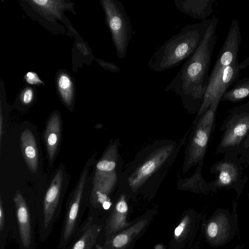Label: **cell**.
<instances>
[{
  "label": "cell",
  "mask_w": 249,
  "mask_h": 249,
  "mask_svg": "<svg viewBox=\"0 0 249 249\" xmlns=\"http://www.w3.org/2000/svg\"><path fill=\"white\" fill-rule=\"evenodd\" d=\"M5 224V214L1 198L0 199V230L2 231Z\"/></svg>",
  "instance_id": "cell-28"
},
{
  "label": "cell",
  "mask_w": 249,
  "mask_h": 249,
  "mask_svg": "<svg viewBox=\"0 0 249 249\" xmlns=\"http://www.w3.org/2000/svg\"><path fill=\"white\" fill-rule=\"evenodd\" d=\"M218 22L216 18H210L200 44L165 88V91L179 96L184 107L191 113L197 112L207 88Z\"/></svg>",
  "instance_id": "cell-1"
},
{
  "label": "cell",
  "mask_w": 249,
  "mask_h": 249,
  "mask_svg": "<svg viewBox=\"0 0 249 249\" xmlns=\"http://www.w3.org/2000/svg\"><path fill=\"white\" fill-rule=\"evenodd\" d=\"M26 82L32 85H39L43 84V82L39 79L36 73L29 71L26 73L24 76Z\"/></svg>",
  "instance_id": "cell-24"
},
{
  "label": "cell",
  "mask_w": 249,
  "mask_h": 249,
  "mask_svg": "<svg viewBox=\"0 0 249 249\" xmlns=\"http://www.w3.org/2000/svg\"><path fill=\"white\" fill-rule=\"evenodd\" d=\"M128 241V237L125 234H120L116 236L113 241L115 247L120 248L124 245Z\"/></svg>",
  "instance_id": "cell-27"
},
{
  "label": "cell",
  "mask_w": 249,
  "mask_h": 249,
  "mask_svg": "<svg viewBox=\"0 0 249 249\" xmlns=\"http://www.w3.org/2000/svg\"><path fill=\"white\" fill-rule=\"evenodd\" d=\"M183 229V227L181 226V225H179V226H178L175 230V235L177 236L179 235L180 234V233H181V232L182 231Z\"/></svg>",
  "instance_id": "cell-32"
},
{
  "label": "cell",
  "mask_w": 249,
  "mask_h": 249,
  "mask_svg": "<svg viewBox=\"0 0 249 249\" xmlns=\"http://www.w3.org/2000/svg\"><path fill=\"white\" fill-rule=\"evenodd\" d=\"M238 62L210 74L207 88L196 118L200 117L216 100H221L226 91L239 79Z\"/></svg>",
  "instance_id": "cell-9"
},
{
  "label": "cell",
  "mask_w": 249,
  "mask_h": 249,
  "mask_svg": "<svg viewBox=\"0 0 249 249\" xmlns=\"http://www.w3.org/2000/svg\"><path fill=\"white\" fill-rule=\"evenodd\" d=\"M107 23L119 59L125 57L132 37V26L123 3L117 0H102Z\"/></svg>",
  "instance_id": "cell-6"
},
{
  "label": "cell",
  "mask_w": 249,
  "mask_h": 249,
  "mask_svg": "<svg viewBox=\"0 0 249 249\" xmlns=\"http://www.w3.org/2000/svg\"><path fill=\"white\" fill-rule=\"evenodd\" d=\"M34 92L32 89L27 88L23 92L21 96L22 102L26 105L29 104L33 100Z\"/></svg>",
  "instance_id": "cell-26"
},
{
  "label": "cell",
  "mask_w": 249,
  "mask_h": 249,
  "mask_svg": "<svg viewBox=\"0 0 249 249\" xmlns=\"http://www.w3.org/2000/svg\"><path fill=\"white\" fill-rule=\"evenodd\" d=\"M91 159L88 161L81 173L72 197L69 204L65 218L61 243H66L71 237L76 226L78 212Z\"/></svg>",
  "instance_id": "cell-11"
},
{
  "label": "cell",
  "mask_w": 249,
  "mask_h": 249,
  "mask_svg": "<svg viewBox=\"0 0 249 249\" xmlns=\"http://www.w3.org/2000/svg\"><path fill=\"white\" fill-rule=\"evenodd\" d=\"M57 86L63 101L70 106L73 100V87L69 76L64 73L60 74L57 78Z\"/></svg>",
  "instance_id": "cell-21"
},
{
  "label": "cell",
  "mask_w": 249,
  "mask_h": 249,
  "mask_svg": "<svg viewBox=\"0 0 249 249\" xmlns=\"http://www.w3.org/2000/svg\"><path fill=\"white\" fill-rule=\"evenodd\" d=\"M249 65V56L244 60L242 62L238 63V69L241 71L243 69L248 67Z\"/></svg>",
  "instance_id": "cell-31"
},
{
  "label": "cell",
  "mask_w": 249,
  "mask_h": 249,
  "mask_svg": "<svg viewBox=\"0 0 249 249\" xmlns=\"http://www.w3.org/2000/svg\"><path fill=\"white\" fill-rule=\"evenodd\" d=\"M20 147L23 158L29 169L36 173L38 167V152L35 136L29 129L23 130L20 135Z\"/></svg>",
  "instance_id": "cell-17"
},
{
  "label": "cell",
  "mask_w": 249,
  "mask_h": 249,
  "mask_svg": "<svg viewBox=\"0 0 249 249\" xmlns=\"http://www.w3.org/2000/svg\"><path fill=\"white\" fill-rule=\"evenodd\" d=\"M119 142H114L105 151L96 165L93 181L101 177L121 171L122 161L118 151Z\"/></svg>",
  "instance_id": "cell-13"
},
{
  "label": "cell",
  "mask_w": 249,
  "mask_h": 249,
  "mask_svg": "<svg viewBox=\"0 0 249 249\" xmlns=\"http://www.w3.org/2000/svg\"><path fill=\"white\" fill-rule=\"evenodd\" d=\"M185 138L179 143L160 140L146 146L136 156L118 179L122 190L135 193L159 187L177 157Z\"/></svg>",
  "instance_id": "cell-2"
},
{
  "label": "cell",
  "mask_w": 249,
  "mask_h": 249,
  "mask_svg": "<svg viewBox=\"0 0 249 249\" xmlns=\"http://www.w3.org/2000/svg\"><path fill=\"white\" fill-rule=\"evenodd\" d=\"M210 22V18L183 27L153 53L148 63L149 69L160 72L187 60L200 44Z\"/></svg>",
  "instance_id": "cell-3"
},
{
  "label": "cell",
  "mask_w": 249,
  "mask_h": 249,
  "mask_svg": "<svg viewBox=\"0 0 249 249\" xmlns=\"http://www.w3.org/2000/svg\"><path fill=\"white\" fill-rule=\"evenodd\" d=\"M246 168L239 157L224 156L222 160L214 163L210 168V173L216 175L213 181L217 191L233 190L239 197L248 180Z\"/></svg>",
  "instance_id": "cell-7"
},
{
  "label": "cell",
  "mask_w": 249,
  "mask_h": 249,
  "mask_svg": "<svg viewBox=\"0 0 249 249\" xmlns=\"http://www.w3.org/2000/svg\"><path fill=\"white\" fill-rule=\"evenodd\" d=\"M61 133V120L58 113H53L46 126L44 139L50 162L53 159L59 143Z\"/></svg>",
  "instance_id": "cell-18"
},
{
  "label": "cell",
  "mask_w": 249,
  "mask_h": 249,
  "mask_svg": "<svg viewBox=\"0 0 249 249\" xmlns=\"http://www.w3.org/2000/svg\"><path fill=\"white\" fill-rule=\"evenodd\" d=\"M121 172H114L100 178L92 181V189L90 202L93 205L103 204L108 201V196L116 185H118L119 177Z\"/></svg>",
  "instance_id": "cell-16"
},
{
  "label": "cell",
  "mask_w": 249,
  "mask_h": 249,
  "mask_svg": "<svg viewBox=\"0 0 249 249\" xmlns=\"http://www.w3.org/2000/svg\"><path fill=\"white\" fill-rule=\"evenodd\" d=\"M241 41L239 22L237 19H233L210 74H214L223 68L238 62V54Z\"/></svg>",
  "instance_id": "cell-10"
},
{
  "label": "cell",
  "mask_w": 249,
  "mask_h": 249,
  "mask_svg": "<svg viewBox=\"0 0 249 249\" xmlns=\"http://www.w3.org/2000/svg\"><path fill=\"white\" fill-rule=\"evenodd\" d=\"M116 210L120 213H124L127 210V205L126 203L122 200L119 201L116 205Z\"/></svg>",
  "instance_id": "cell-29"
},
{
  "label": "cell",
  "mask_w": 249,
  "mask_h": 249,
  "mask_svg": "<svg viewBox=\"0 0 249 249\" xmlns=\"http://www.w3.org/2000/svg\"><path fill=\"white\" fill-rule=\"evenodd\" d=\"M234 249H242V246L238 244L234 248Z\"/></svg>",
  "instance_id": "cell-33"
},
{
  "label": "cell",
  "mask_w": 249,
  "mask_h": 249,
  "mask_svg": "<svg viewBox=\"0 0 249 249\" xmlns=\"http://www.w3.org/2000/svg\"><path fill=\"white\" fill-rule=\"evenodd\" d=\"M249 97V77L238 79L223 94L220 102L237 103Z\"/></svg>",
  "instance_id": "cell-19"
},
{
  "label": "cell",
  "mask_w": 249,
  "mask_h": 249,
  "mask_svg": "<svg viewBox=\"0 0 249 249\" xmlns=\"http://www.w3.org/2000/svg\"><path fill=\"white\" fill-rule=\"evenodd\" d=\"M63 176L62 170H58L45 195L43 204V220L47 228L53 218L59 202Z\"/></svg>",
  "instance_id": "cell-12"
},
{
  "label": "cell",
  "mask_w": 249,
  "mask_h": 249,
  "mask_svg": "<svg viewBox=\"0 0 249 249\" xmlns=\"http://www.w3.org/2000/svg\"><path fill=\"white\" fill-rule=\"evenodd\" d=\"M247 167L249 165V134L244 141L240 153L239 157Z\"/></svg>",
  "instance_id": "cell-23"
},
{
  "label": "cell",
  "mask_w": 249,
  "mask_h": 249,
  "mask_svg": "<svg viewBox=\"0 0 249 249\" xmlns=\"http://www.w3.org/2000/svg\"><path fill=\"white\" fill-rule=\"evenodd\" d=\"M3 116H2V107H1V105L0 104V144L1 143V139H2V136L3 135V133H4L3 129Z\"/></svg>",
  "instance_id": "cell-30"
},
{
  "label": "cell",
  "mask_w": 249,
  "mask_h": 249,
  "mask_svg": "<svg viewBox=\"0 0 249 249\" xmlns=\"http://www.w3.org/2000/svg\"><path fill=\"white\" fill-rule=\"evenodd\" d=\"M215 0H174L176 8L192 18L202 21L213 13Z\"/></svg>",
  "instance_id": "cell-14"
},
{
  "label": "cell",
  "mask_w": 249,
  "mask_h": 249,
  "mask_svg": "<svg viewBox=\"0 0 249 249\" xmlns=\"http://www.w3.org/2000/svg\"><path fill=\"white\" fill-rule=\"evenodd\" d=\"M237 201L233 202L232 212L218 209L209 222L206 232L210 242L215 247L223 246L230 242L238 230Z\"/></svg>",
  "instance_id": "cell-8"
},
{
  "label": "cell",
  "mask_w": 249,
  "mask_h": 249,
  "mask_svg": "<svg viewBox=\"0 0 249 249\" xmlns=\"http://www.w3.org/2000/svg\"><path fill=\"white\" fill-rule=\"evenodd\" d=\"M98 231L96 226L89 224L71 249H92Z\"/></svg>",
  "instance_id": "cell-20"
},
{
  "label": "cell",
  "mask_w": 249,
  "mask_h": 249,
  "mask_svg": "<svg viewBox=\"0 0 249 249\" xmlns=\"http://www.w3.org/2000/svg\"><path fill=\"white\" fill-rule=\"evenodd\" d=\"M97 61L100 66L107 70L109 71L112 72H118L120 71L119 67L113 63L106 62L100 59H98Z\"/></svg>",
  "instance_id": "cell-25"
},
{
  "label": "cell",
  "mask_w": 249,
  "mask_h": 249,
  "mask_svg": "<svg viewBox=\"0 0 249 249\" xmlns=\"http://www.w3.org/2000/svg\"><path fill=\"white\" fill-rule=\"evenodd\" d=\"M219 131L222 134L215 153L239 157L243 143L249 134V100L230 110Z\"/></svg>",
  "instance_id": "cell-4"
},
{
  "label": "cell",
  "mask_w": 249,
  "mask_h": 249,
  "mask_svg": "<svg viewBox=\"0 0 249 249\" xmlns=\"http://www.w3.org/2000/svg\"><path fill=\"white\" fill-rule=\"evenodd\" d=\"M17 211L20 238L25 248L31 243V224L29 213L25 200L20 192L17 190L14 198Z\"/></svg>",
  "instance_id": "cell-15"
},
{
  "label": "cell",
  "mask_w": 249,
  "mask_h": 249,
  "mask_svg": "<svg viewBox=\"0 0 249 249\" xmlns=\"http://www.w3.org/2000/svg\"><path fill=\"white\" fill-rule=\"evenodd\" d=\"M220 102V100L214 101L200 117L195 118L186 148L184 172L203 160Z\"/></svg>",
  "instance_id": "cell-5"
},
{
  "label": "cell",
  "mask_w": 249,
  "mask_h": 249,
  "mask_svg": "<svg viewBox=\"0 0 249 249\" xmlns=\"http://www.w3.org/2000/svg\"><path fill=\"white\" fill-rule=\"evenodd\" d=\"M29 2L43 14L57 17L60 16V11L63 7L61 1L34 0Z\"/></svg>",
  "instance_id": "cell-22"
}]
</instances>
